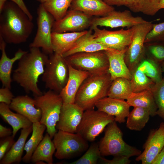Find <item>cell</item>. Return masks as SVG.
<instances>
[{"label": "cell", "mask_w": 164, "mask_h": 164, "mask_svg": "<svg viewBox=\"0 0 164 164\" xmlns=\"http://www.w3.org/2000/svg\"><path fill=\"white\" fill-rule=\"evenodd\" d=\"M49 57L39 48L29 47V51L19 60L12 75V81L18 84L27 93L32 92L34 96L42 95L38 83L39 77L44 72Z\"/></svg>", "instance_id": "6da1fadb"}, {"label": "cell", "mask_w": 164, "mask_h": 164, "mask_svg": "<svg viewBox=\"0 0 164 164\" xmlns=\"http://www.w3.org/2000/svg\"><path fill=\"white\" fill-rule=\"evenodd\" d=\"M0 36L6 43L19 44L26 41L34 24L15 3L7 1L0 12Z\"/></svg>", "instance_id": "7a4b0ae2"}, {"label": "cell", "mask_w": 164, "mask_h": 164, "mask_svg": "<svg viewBox=\"0 0 164 164\" xmlns=\"http://www.w3.org/2000/svg\"><path fill=\"white\" fill-rule=\"evenodd\" d=\"M112 81L108 71L102 73L89 74L79 88L74 103L84 111L94 109L97 101L108 96Z\"/></svg>", "instance_id": "3957f363"}, {"label": "cell", "mask_w": 164, "mask_h": 164, "mask_svg": "<svg viewBox=\"0 0 164 164\" xmlns=\"http://www.w3.org/2000/svg\"><path fill=\"white\" fill-rule=\"evenodd\" d=\"M104 134L98 144L102 156H124L128 158L138 156L141 151L127 144L123 138V133L114 121L104 130Z\"/></svg>", "instance_id": "277c9868"}, {"label": "cell", "mask_w": 164, "mask_h": 164, "mask_svg": "<svg viewBox=\"0 0 164 164\" xmlns=\"http://www.w3.org/2000/svg\"><path fill=\"white\" fill-rule=\"evenodd\" d=\"M35 105L42 111L40 122L45 125L52 139L57 132L56 126L63 104L59 93L49 90L42 95L34 96Z\"/></svg>", "instance_id": "5b68a950"}, {"label": "cell", "mask_w": 164, "mask_h": 164, "mask_svg": "<svg viewBox=\"0 0 164 164\" xmlns=\"http://www.w3.org/2000/svg\"><path fill=\"white\" fill-rule=\"evenodd\" d=\"M50 55L42 80L46 88L59 93L68 80V63L62 55L53 53Z\"/></svg>", "instance_id": "8992f818"}, {"label": "cell", "mask_w": 164, "mask_h": 164, "mask_svg": "<svg viewBox=\"0 0 164 164\" xmlns=\"http://www.w3.org/2000/svg\"><path fill=\"white\" fill-rule=\"evenodd\" d=\"M53 138L56 149L54 155L59 159L77 156L86 151L89 147L88 142L76 133L58 130Z\"/></svg>", "instance_id": "52a82bcc"}, {"label": "cell", "mask_w": 164, "mask_h": 164, "mask_svg": "<svg viewBox=\"0 0 164 164\" xmlns=\"http://www.w3.org/2000/svg\"><path fill=\"white\" fill-rule=\"evenodd\" d=\"M114 118L97 109L85 111L76 133L87 142H93L109 123L115 121Z\"/></svg>", "instance_id": "ba28073f"}, {"label": "cell", "mask_w": 164, "mask_h": 164, "mask_svg": "<svg viewBox=\"0 0 164 164\" xmlns=\"http://www.w3.org/2000/svg\"><path fill=\"white\" fill-rule=\"evenodd\" d=\"M105 51L78 53L65 57L73 67L87 72L90 75L108 72L109 61Z\"/></svg>", "instance_id": "9c48e42d"}, {"label": "cell", "mask_w": 164, "mask_h": 164, "mask_svg": "<svg viewBox=\"0 0 164 164\" xmlns=\"http://www.w3.org/2000/svg\"><path fill=\"white\" fill-rule=\"evenodd\" d=\"M154 24L148 21L134 26L132 41L125 54L124 59L131 73L139 65L145 57V40Z\"/></svg>", "instance_id": "30bf717a"}, {"label": "cell", "mask_w": 164, "mask_h": 164, "mask_svg": "<svg viewBox=\"0 0 164 164\" xmlns=\"http://www.w3.org/2000/svg\"><path fill=\"white\" fill-rule=\"evenodd\" d=\"M36 34L29 47L41 48L43 52L50 55L54 53L51 42L52 29L55 21L53 16L41 4L37 9Z\"/></svg>", "instance_id": "8fae6325"}, {"label": "cell", "mask_w": 164, "mask_h": 164, "mask_svg": "<svg viewBox=\"0 0 164 164\" xmlns=\"http://www.w3.org/2000/svg\"><path fill=\"white\" fill-rule=\"evenodd\" d=\"M91 29L94 30L93 34L96 41L109 48L119 51L127 49L129 46L134 30L133 27L113 31L101 29L97 26Z\"/></svg>", "instance_id": "7c38bea8"}, {"label": "cell", "mask_w": 164, "mask_h": 164, "mask_svg": "<svg viewBox=\"0 0 164 164\" xmlns=\"http://www.w3.org/2000/svg\"><path fill=\"white\" fill-rule=\"evenodd\" d=\"M147 21L142 17L134 16L129 10L121 12L114 10L105 16L93 19L91 26V28L100 26L111 28L122 27L128 29Z\"/></svg>", "instance_id": "4fadbf2b"}, {"label": "cell", "mask_w": 164, "mask_h": 164, "mask_svg": "<svg viewBox=\"0 0 164 164\" xmlns=\"http://www.w3.org/2000/svg\"><path fill=\"white\" fill-rule=\"evenodd\" d=\"M91 17L81 12L71 9L63 18L55 21L52 32L63 33L84 31L91 25Z\"/></svg>", "instance_id": "5bb4252c"}, {"label": "cell", "mask_w": 164, "mask_h": 164, "mask_svg": "<svg viewBox=\"0 0 164 164\" xmlns=\"http://www.w3.org/2000/svg\"><path fill=\"white\" fill-rule=\"evenodd\" d=\"M164 146V122H162L158 128L151 130L143 145L144 151L135 160L142 164H152Z\"/></svg>", "instance_id": "9a60e30c"}, {"label": "cell", "mask_w": 164, "mask_h": 164, "mask_svg": "<svg viewBox=\"0 0 164 164\" xmlns=\"http://www.w3.org/2000/svg\"><path fill=\"white\" fill-rule=\"evenodd\" d=\"M84 111L76 104L63 103L59 120L56 126L58 130L76 133Z\"/></svg>", "instance_id": "2e32d148"}, {"label": "cell", "mask_w": 164, "mask_h": 164, "mask_svg": "<svg viewBox=\"0 0 164 164\" xmlns=\"http://www.w3.org/2000/svg\"><path fill=\"white\" fill-rule=\"evenodd\" d=\"M95 107L97 110L114 116L115 121L119 123H124L130 113V106L127 101L108 96L97 101Z\"/></svg>", "instance_id": "e0dca14e"}, {"label": "cell", "mask_w": 164, "mask_h": 164, "mask_svg": "<svg viewBox=\"0 0 164 164\" xmlns=\"http://www.w3.org/2000/svg\"><path fill=\"white\" fill-rule=\"evenodd\" d=\"M69 75L68 80L59 94L63 103H74L77 93L84 80L89 73L76 69L68 64Z\"/></svg>", "instance_id": "ac0fdd59"}, {"label": "cell", "mask_w": 164, "mask_h": 164, "mask_svg": "<svg viewBox=\"0 0 164 164\" xmlns=\"http://www.w3.org/2000/svg\"><path fill=\"white\" fill-rule=\"evenodd\" d=\"M11 109L25 116L32 123L40 122L41 109L35 105V101L28 95L14 97L9 105Z\"/></svg>", "instance_id": "d6986e66"}, {"label": "cell", "mask_w": 164, "mask_h": 164, "mask_svg": "<svg viewBox=\"0 0 164 164\" xmlns=\"http://www.w3.org/2000/svg\"><path fill=\"white\" fill-rule=\"evenodd\" d=\"M6 43L0 36V49L2 52L0 59V80L3 87L11 89L12 81L11 75L13 65L27 51L19 49L16 52L14 57L10 58L8 57L5 51Z\"/></svg>", "instance_id": "ffe728a7"}, {"label": "cell", "mask_w": 164, "mask_h": 164, "mask_svg": "<svg viewBox=\"0 0 164 164\" xmlns=\"http://www.w3.org/2000/svg\"><path fill=\"white\" fill-rule=\"evenodd\" d=\"M101 51L114 52L120 51L109 48L96 41L91 29L78 38L72 47L62 56L64 57H66L78 53L92 52Z\"/></svg>", "instance_id": "44dd1931"}, {"label": "cell", "mask_w": 164, "mask_h": 164, "mask_svg": "<svg viewBox=\"0 0 164 164\" xmlns=\"http://www.w3.org/2000/svg\"><path fill=\"white\" fill-rule=\"evenodd\" d=\"M109 5L124 6L131 11L149 16L155 15L160 10V0H102Z\"/></svg>", "instance_id": "7402d4cb"}, {"label": "cell", "mask_w": 164, "mask_h": 164, "mask_svg": "<svg viewBox=\"0 0 164 164\" xmlns=\"http://www.w3.org/2000/svg\"><path fill=\"white\" fill-rule=\"evenodd\" d=\"M70 7L71 9L80 11L90 16H103L114 10L102 0H73Z\"/></svg>", "instance_id": "603a6c76"}, {"label": "cell", "mask_w": 164, "mask_h": 164, "mask_svg": "<svg viewBox=\"0 0 164 164\" xmlns=\"http://www.w3.org/2000/svg\"><path fill=\"white\" fill-rule=\"evenodd\" d=\"M127 49L118 52L105 51L108 58V71L112 81L119 77L125 78L130 80L132 78V74L124 59L125 54Z\"/></svg>", "instance_id": "cb8c5ba5"}, {"label": "cell", "mask_w": 164, "mask_h": 164, "mask_svg": "<svg viewBox=\"0 0 164 164\" xmlns=\"http://www.w3.org/2000/svg\"><path fill=\"white\" fill-rule=\"evenodd\" d=\"M87 31L67 33L52 32L51 42L54 53L63 55L72 47L78 38Z\"/></svg>", "instance_id": "d4e9b609"}, {"label": "cell", "mask_w": 164, "mask_h": 164, "mask_svg": "<svg viewBox=\"0 0 164 164\" xmlns=\"http://www.w3.org/2000/svg\"><path fill=\"white\" fill-rule=\"evenodd\" d=\"M32 126L21 129L20 135L10 150L0 161V164L19 163L22 160L26 142L32 132Z\"/></svg>", "instance_id": "484cf974"}, {"label": "cell", "mask_w": 164, "mask_h": 164, "mask_svg": "<svg viewBox=\"0 0 164 164\" xmlns=\"http://www.w3.org/2000/svg\"><path fill=\"white\" fill-rule=\"evenodd\" d=\"M0 114L3 120L12 127V135L14 137L20 129L28 128L32 125L33 123L25 116L12 111L9 105L4 103H0Z\"/></svg>", "instance_id": "4316f807"}, {"label": "cell", "mask_w": 164, "mask_h": 164, "mask_svg": "<svg viewBox=\"0 0 164 164\" xmlns=\"http://www.w3.org/2000/svg\"><path fill=\"white\" fill-rule=\"evenodd\" d=\"M126 101L130 107H142L147 109L152 117L157 115V107L150 90L132 92Z\"/></svg>", "instance_id": "83f0119b"}, {"label": "cell", "mask_w": 164, "mask_h": 164, "mask_svg": "<svg viewBox=\"0 0 164 164\" xmlns=\"http://www.w3.org/2000/svg\"><path fill=\"white\" fill-rule=\"evenodd\" d=\"M52 139L49 134L46 133L32 154L31 159L32 163L43 161L48 164H53L56 149Z\"/></svg>", "instance_id": "f1b7e54d"}, {"label": "cell", "mask_w": 164, "mask_h": 164, "mask_svg": "<svg viewBox=\"0 0 164 164\" xmlns=\"http://www.w3.org/2000/svg\"><path fill=\"white\" fill-rule=\"evenodd\" d=\"M32 133L31 137L26 143L24 150L26 153L22 159L25 163L31 161V158L35 150L43 139V134L46 129V126L40 122L32 123Z\"/></svg>", "instance_id": "f546056e"}, {"label": "cell", "mask_w": 164, "mask_h": 164, "mask_svg": "<svg viewBox=\"0 0 164 164\" xmlns=\"http://www.w3.org/2000/svg\"><path fill=\"white\" fill-rule=\"evenodd\" d=\"M150 116L147 109L139 107H134L127 117V127L132 130L140 131L145 127Z\"/></svg>", "instance_id": "4dcf8cb0"}, {"label": "cell", "mask_w": 164, "mask_h": 164, "mask_svg": "<svg viewBox=\"0 0 164 164\" xmlns=\"http://www.w3.org/2000/svg\"><path fill=\"white\" fill-rule=\"evenodd\" d=\"M132 92L130 80L119 77L112 81L107 96L116 99L127 100Z\"/></svg>", "instance_id": "1f68e13d"}, {"label": "cell", "mask_w": 164, "mask_h": 164, "mask_svg": "<svg viewBox=\"0 0 164 164\" xmlns=\"http://www.w3.org/2000/svg\"><path fill=\"white\" fill-rule=\"evenodd\" d=\"M73 0H48L42 3L45 9L50 13L55 21L63 18Z\"/></svg>", "instance_id": "d6a6232c"}, {"label": "cell", "mask_w": 164, "mask_h": 164, "mask_svg": "<svg viewBox=\"0 0 164 164\" xmlns=\"http://www.w3.org/2000/svg\"><path fill=\"white\" fill-rule=\"evenodd\" d=\"M137 69L143 72L155 83L163 80L161 64L145 57L141 62Z\"/></svg>", "instance_id": "836d02e7"}, {"label": "cell", "mask_w": 164, "mask_h": 164, "mask_svg": "<svg viewBox=\"0 0 164 164\" xmlns=\"http://www.w3.org/2000/svg\"><path fill=\"white\" fill-rule=\"evenodd\" d=\"M130 80L133 92L137 93L146 90H151L155 83L143 72L136 68L131 72Z\"/></svg>", "instance_id": "e575fe53"}, {"label": "cell", "mask_w": 164, "mask_h": 164, "mask_svg": "<svg viewBox=\"0 0 164 164\" xmlns=\"http://www.w3.org/2000/svg\"><path fill=\"white\" fill-rule=\"evenodd\" d=\"M145 57L161 64L164 61V42L145 43Z\"/></svg>", "instance_id": "d590c367"}, {"label": "cell", "mask_w": 164, "mask_h": 164, "mask_svg": "<svg viewBox=\"0 0 164 164\" xmlns=\"http://www.w3.org/2000/svg\"><path fill=\"white\" fill-rule=\"evenodd\" d=\"M101 156L98 143H94L89 147L81 157L70 164H96Z\"/></svg>", "instance_id": "8d00e7d4"}, {"label": "cell", "mask_w": 164, "mask_h": 164, "mask_svg": "<svg viewBox=\"0 0 164 164\" xmlns=\"http://www.w3.org/2000/svg\"><path fill=\"white\" fill-rule=\"evenodd\" d=\"M151 91L157 107V115L164 120V80L155 83Z\"/></svg>", "instance_id": "74e56055"}, {"label": "cell", "mask_w": 164, "mask_h": 164, "mask_svg": "<svg viewBox=\"0 0 164 164\" xmlns=\"http://www.w3.org/2000/svg\"><path fill=\"white\" fill-rule=\"evenodd\" d=\"M164 42V21L159 24H154L152 29L147 34L145 43Z\"/></svg>", "instance_id": "f35d334b"}, {"label": "cell", "mask_w": 164, "mask_h": 164, "mask_svg": "<svg viewBox=\"0 0 164 164\" xmlns=\"http://www.w3.org/2000/svg\"><path fill=\"white\" fill-rule=\"evenodd\" d=\"M12 135L1 138L0 141V160L10 150L15 142Z\"/></svg>", "instance_id": "ab89813d"}, {"label": "cell", "mask_w": 164, "mask_h": 164, "mask_svg": "<svg viewBox=\"0 0 164 164\" xmlns=\"http://www.w3.org/2000/svg\"><path fill=\"white\" fill-rule=\"evenodd\" d=\"M129 158L124 156H115L111 160L108 159L101 156L98 162L104 164H128L131 162Z\"/></svg>", "instance_id": "60d3db41"}, {"label": "cell", "mask_w": 164, "mask_h": 164, "mask_svg": "<svg viewBox=\"0 0 164 164\" xmlns=\"http://www.w3.org/2000/svg\"><path fill=\"white\" fill-rule=\"evenodd\" d=\"M10 88L3 87L0 89V102L9 105L15 97Z\"/></svg>", "instance_id": "b9f144b4"}, {"label": "cell", "mask_w": 164, "mask_h": 164, "mask_svg": "<svg viewBox=\"0 0 164 164\" xmlns=\"http://www.w3.org/2000/svg\"><path fill=\"white\" fill-rule=\"evenodd\" d=\"M16 4L28 16L29 18L32 20L33 17L26 7L23 0H8Z\"/></svg>", "instance_id": "7bdbcfd3"}, {"label": "cell", "mask_w": 164, "mask_h": 164, "mask_svg": "<svg viewBox=\"0 0 164 164\" xmlns=\"http://www.w3.org/2000/svg\"><path fill=\"white\" fill-rule=\"evenodd\" d=\"M13 132L9 128H7L0 124V137L4 138L11 135Z\"/></svg>", "instance_id": "ee69618b"}, {"label": "cell", "mask_w": 164, "mask_h": 164, "mask_svg": "<svg viewBox=\"0 0 164 164\" xmlns=\"http://www.w3.org/2000/svg\"><path fill=\"white\" fill-rule=\"evenodd\" d=\"M152 164H164V146L154 159Z\"/></svg>", "instance_id": "f6af8a7d"}, {"label": "cell", "mask_w": 164, "mask_h": 164, "mask_svg": "<svg viewBox=\"0 0 164 164\" xmlns=\"http://www.w3.org/2000/svg\"><path fill=\"white\" fill-rule=\"evenodd\" d=\"M8 0H0V12L2 10L6 2Z\"/></svg>", "instance_id": "bcb514c9"}, {"label": "cell", "mask_w": 164, "mask_h": 164, "mask_svg": "<svg viewBox=\"0 0 164 164\" xmlns=\"http://www.w3.org/2000/svg\"><path fill=\"white\" fill-rule=\"evenodd\" d=\"M159 6L160 10L161 9H164V0H160Z\"/></svg>", "instance_id": "7dc6e473"}, {"label": "cell", "mask_w": 164, "mask_h": 164, "mask_svg": "<svg viewBox=\"0 0 164 164\" xmlns=\"http://www.w3.org/2000/svg\"><path fill=\"white\" fill-rule=\"evenodd\" d=\"M161 68L162 72L163 73V79L164 80V61H163L161 64Z\"/></svg>", "instance_id": "c3c4849f"}, {"label": "cell", "mask_w": 164, "mask_h": 164, "mask_svg": "<svg viewBox=\"0 0 164 164\" xmlns=\"http://www.w3.org/2000/svg\"><path fill=\"white\" fill-rule=\"evenodd\" d=\"M36 164H46L47 163H45L43 161H39L36 162Z\"/></svg>", "instance_id": "681fc988"}, {"label": "cell", "mask_w": 164, "mask_h": 164, "mask_svg": "<svg viewBox=\"0 0 164 164\" xmlns=\"http://www.w3.org/2000/svg\"><path fill=\"white\" fill-rule=\"evenodd\" d=\"M38 2H39L41 3V4H42L47 1L48 0H36Z\"/></svg>", "instance_id": "f907efd6"}]
</instances>
